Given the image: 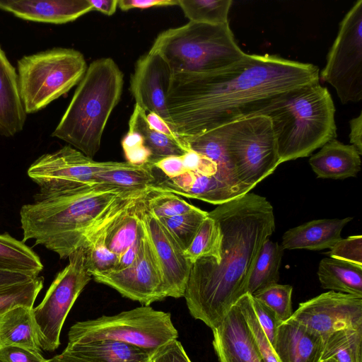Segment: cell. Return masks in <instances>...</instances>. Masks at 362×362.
<instances>
[{"label": "cell", "instance_id": "cell-26", "mask_svg": "<svg viewBox=\"0 0 362 362\" xmlns=\"http://www.w3.org/2000/svg\"><path fill=\"white\" fill-rule=\"evenodd\" d=\"M317 276L324 289L362 297L361 265L326 257L320 262Z\"/></svg>", "mask_w": 362, "mask_h": 362}, {"label": "cell", "instance_id": "cell-10", "mask_svg": "<svg viewBox=\"0 0 362 362\" xmlns=\"http://www.w3.org/2000/svg\"><path fill=\"white\" fill-rule=\"evenodd\" d=\"M68 258L69 264L57 274L42 302L32 309L40 346L47 351H54L60 345V334L65 320L92 279L86 265L84 246Z\"/></svg>", "mask_w": 362, "mask_h": 362}, {"label": "cell", "instance_id": "cell-19", "mask_svg": "<svg viewBox=\"0 0 362 362\" xmlns=\"http://www.w3.org/2000/svg\"><path fill=\"white\" fill-rule=\"evenodd\" d=\"M323 346L321 337L288 319L279 325L273 348L281 362H318Z\"/></svg>", "mask_w": 362, "mask_h": 362}, {"label": "cell", "instance_id": "cell-39", "mask_svg": "<svg viewBox=\"0 0 362 362\" xmlns=\"http://www.w3.org/2000/svg\"><path fill=\"white\" fill-rule=\"evenodd\" d=\"M122 146L129 163L135 165L150 163L151 153L139 132L129 129L127 134L122 140Z\"/></svg>", "mask_w": 362, "mask_h": 362}, {"label": "cell", "instance_id": "cell-16", "mask_svg": "<svg viewBox=\"0 0 362 362\" xmlns=\"http://www.w3.org/2000/svg\"><path fill=\"white\" fill-rule=\"evenodd\" d=\"M173 72L165 59L148 52L136 61L130 79V91L136 105L153 112L169 124L166 99Z\"/></svg>", "mask_w": 362, "mask_h": 362}, {"label": "cell", "instance_id": "cell-30", "mask_svg": "<svg viewBox=\"0 0 362 362\" xmlns=\"http://www.w3.org/2000/svg\"><path fill=\"white\" fill-rule=\"evenodd\" d=\"M129 129L142 136L151 153V164L167 157L182 156L187 152L179 144L151 129L146 120V112L136 104L129 121Z\"/></svg>", "mask_w": 362, "mask_h": 362}, {"label": "cell", "instance_id": "cell-20", "mask_svg": "<svg viewBox=\"0 0 362 362\" xmlns=\"http://www.w3.org/2000/svg\"><path fill=\"white\" fill-rule=\"evenodd\" d=\"M352 219L325 218L304 223L288 229L282 236L284 250L306 249L321 250L330 249L341 237L343 228Z\"/></svg>", "mask_w": 362, "mask_h": 362}, {"label": "cell", "instance_id": "cell-31", "mask_svg": "<svg viewBox=\"0 0 362 362\" xmlns=\"http://www.w3.org/2000/svg\"><path fill=\"white\" fill-rule=\"evenodd\" d=\"M362 327L337 331L324 341L320 359L333 358L338 362H362Z\"/></svg>", "mask_w": 362, "mask_h": 362}, {"label": "cell", "instance_id": "cell-13", "mask_svg": "<svg viewBox=\"0 0 362 362\" xmlns=\"http://www.w3.org/2000/svg\"><path fill=\"white\" fill-rule=\"evenodd\" d=\"M289 319L325 341L337 331L362 327V297L329 291L300 303Z\"/></svg>", "mask_w": 362, "mask_h": 362}, {"label": "cell", "instance_id": "cell-32", "mask_svg": "<svg viewBox=\"0 0 362 362\" xmlns=\"http://www.w3.org/2000/svg\"><path fill=\"white\" fill-rule=\"evenodd\" d=\"M222 234L217 222L209 215L203 221L185 255L191 264L202 257L220 260Z\"/></svg>", "mask_w": 362, "mask_h": 362}, {"label": "cell", "instance_id": "cell-23", "mask_svg": "<svg viewBox=\"0 0 362 362\" xmlns=\"http://www.w3.org/2000/svg\"><path fill=\"white\" fill-rule=\"evenodd\" d=\"M229 124L186 139L184 142L187 148L200 153L215 162L218 171L214 176L243 196L250 192L236 179L229 158L226 144Z\"/></svg>", "mask_w": 362, "mask_h": 362}, {"label": "cell", "instance_id": "cell-33", "mask_svg": "<svg viewBox=\"0 0 362 362\" xmlns=\"http://www.w3.org/2000/svg\"><path fill=\"white\" fill-rule=\"evenodd\" d=\"M231 0H178V5L189 21L221 25L228 22Z\"/></svg>", "mask_w": 362, "mask_h": 362}, {"label": "cell", "instance_id": "cell-11", "mask_svg": "<svg viewBox=\"0 0 362 362\" xmlns=\"http://www.w3.org/2000/svg\"><path fill=\"white\" fill-rule=\"evenodd\" d=\"M319 76L336 90L342 104L362 99V0L341 21Z\"/></svg>", "mask_w": 362, "mask_h": 362}, {"label": "cell", "instance_id": "cell-24", "mask_svg": "<svg viewBox=\"0 0 362 362\" xmlns=\"http://www.w3.org/2000/svg\"><path fill=\"white\" fill-rule=\"evenodd\" d=\"M63 353L85 362H150L156 353L122 341L103 339L68 343Z\"/></svg>", "mask_w": 362, "mask_h": 362}, {"label": "cell", "instance_id": "cell-47", "mask_svg": "<svg viewBox=\"0 0 362 362\" xmlns=\"http://www.w3.org/2000/svg\"><path fill=\"white\" fill-rule=\"evenodd\" d=\"M177 5L178 0H118V7L124 11L133 8Z\"/></svg>", "mask_w": 362, "mask_h": 362}, {"label": "cell", "instance_id": "cell-48", "mask_svg": "<svg viewBox=\"0 0 362 362\" xmlns=\"http://www.w3.org/2000/svg\"><path fill=\"white\" fill-rule=\"evenodd\" d=\"M350 132L349 134V141L358 151L362 155V112L352 118L349 121Z\"/></svg>", "mask_w": 362, "mask_h": 362}, {"label": "cell", "instance_id": "cell-27", "mask_svg": "<svg viewBox=\"0 0 362 362\" xmlns=\"http://www.w3.org/2000/svg\"><path fill=\"white\" fill-rule=\"evenodd\" d=\"M94 182L124 190H142L153 187L157 182L154 167L151 163L135 165L128 162L109 170L96 173Z\"/></svg>", "mask_w": 362, "mask_h": 362}, {"label": "cell", "instance_id": "cell-36", "mask_svg": "<svg viewBox=\"0 0 362 362\" xmlns=\"http://www.w3.org/2000/svg\"><path fill=\"white\" fill-rule=\"evenodd\" d=\"M293 287L290 285L274 284L252 296L269 307L281 323L293 315L291 295Z\"/></svg>", "mask_w": 362, "mask_h": 362}, {"label": "cell", "instance_id": "cell-7", "mask_svg": "<svg viewBox=\"0 0 362 362\" xmlns=\"http://www.w3.org/2000/svg\"><path fill=\"white\" fill-rule=\"evenodd\" d=\"M87 64L79 51L56 47L18 61L19 93L26 114L36 112L78 84Z\"/></svg>", "mask_w": 362, "mask_h": 362}, {"label": "cell", "instance_id": "cell-54", "mask_svg": "<svg viewBox=\"0 0 362 362\" xmlns=\"http://www.w3.org/2000/svg\"><path fill=\"white\" fill-rule=\"evenodd\" d=\"M150 362H161L159 356H158V354L156 353L153 358H151V361Z\"/></svg>", "mask_w": 362, "mask_h": 362}, {"label": "cell", "instance_id": "cell-34", "mask_svg": "<svg viewBox=\"0 0 362 362\" xmlns=\"http://www.w3.org/2000/svg\"><path fill=\"white\" fill-rule=\"evenodd\" d=\"M207 216V211L197 208L181 215L158 219L185 251L191 244Z\"/></svg>", "mask_w": 362, "mask_h": 362}, {"label": "cell", "instance_id": "cell-15", "mask_svg": "<svg viewBox=\"0 0 362 362\" xmlns=\"http://www.w3.org/2000/svg\"><path fill=\"white\" fill-rule=\"evenodd\" d=\"M146 197L141 203V218L160 267L165 296L183 297L192 264L170 233L148 210Z\"/></svg>", "mask_w": 362, "mask_h": 362}, {"label": "cell", "instance_id": "cell-51", "mask_svg": "<svg viewBox=\"0 0 362 362\" xmlns=\"http://www.w3.org/2000/svg\"><path fill=\"white\" fill-rule=\"evenodd\" d=\"M93 9L105 15L112 16L117 10L118 0H89Z\"/></svg>", "mask_w": 362, "mask_h": 362}, {"label": "cell", "instance_id": "cell-40", "mask_svg": "<svg viewBox=\"0 0 362 362\" xmlns=\"http://www.w3.org/2000/svg\"><path fill=\"white\" fill-rule=\"evenodd\" d=\"M329 257L362 266L361 235L341 238L330 249Z\"/></svg>", "mask_w": 362, "mask_h": 362}, {"label": "cell", "instance_id": "cell-46", "mask_svg": "<svg viewBox=\"0 0 362 362\" xmlns=\"http://www.w3.org/2000/svg\"><path fill=\"white\" fill-rule=\"evenodd\" d=\"M146 120L151 129L161 133L179 144L185 151H189L185 147L182 139L173 131L170 125L160 116L153 112H148L146 114Z\"/></svg>", "mask_w": 362, "mask_h": 362}, {"label": "cell", "instance_id": "cell-18", "mask_svg": "<svg viewBox=\"0 0 362 362\" xmlns=\"http://www.w3.org/2000/svg\"><path fill=\"white\" fill-rule=\"evenodd\" d=\"M0 10L26 21L64 24L93 9L89 0H0Z\"/></svg>", "mask_w": 362, "mask_h": 362}, {"label": "cell", "instance_id": "cell-3", "mask_svg": "<svg viewBox=\"0 0 362 362\" xmlns=\"http://www.w3.org/2000/svg\"><path fill=\"white\" fill-rule=\"evenodd\" d=\"M135 190L95 184L69 194L23 205L20 211L25 243L33 239L68 258L83 246L86 238L111 208Z\"/></svg>", "mask_w": 362, "mask_h": 362}, {"label": "cell", "instance_id": "cell-29", "mask_svg": "<svg viewBox=\"0 0 362 362\" xmlns=\"http://www.w3.org/2000/svg\"><path fill=\"white\" fill-rule=\"evenodd\" d=\"M42 269L40 257L25 243L8 233L0 234V269L37 276Z\"/></svg>", "mask_w": 362, "mask_h": 362}, {"label": "cell", "instance_id": "cell-52", "mask_svg": "<svg viewBox=\"0 0 362 362\" xmlns=\"http://www.w3.org/2000/svg\"><path fill=\"white\" fill-rule=\"evenodd\" d=\"M49 362H85L71 355L62 353L49 359Z\"/></svg>", "mask_w": 362, "mask_h": 362}, {"label": "cell", "instance_id": "cell-45", "mask_svg": "<svg viewBox=\"0 0 362 362\" xmlns=\"http://www.w3.org/2000/svg\"><path fill=\"white\" fill-rule=\"evenodd\" d=\"M152 165L168 178L175 177L187 172L182 156L167 157L153 163Z\"/></svg>", "mask_w": 362, "mask_h": 362}, {"label": "cell", "instance_id": "cell-43", "mask_svg": "<svg viewBox=\"0 0 362 362\" xmlns=\"http://www.w3.org/2000/svg\"><path fill=\"white\" fill-rule=\"evenodd\" d=\"M0 362H49V360L39 351L10 346L0 349Z\"/></svg>", "mask_w": 362, "mask_h": 362}, {"label": "cell", "instance_id": "cell-41", "mask_svg": "<svg viewBox=\"0 0 362 362\" xmlns=\"http://www.w3.org/2000/svg\"><path fill=\"white\" fill-rule=\"evenodd\" d=\"M251 299L257 320L269 341L274 346L278 327L281 322L275 313L265 304L252 296H251Z\"/></svg>", "mask_w": 362, "mask_h": 362}, {"label": "cell", "instance_id": "cell-2", "mask_svg": "<svg viewBox=\"0 0 362 362\" xmlns=\"http://www.w3.org/2000/svg\"><path fill=\"white\" fill-rule=\"evenodd\" d=\"M208 215L222 234L220 260L202 257L192 264L183 297L190 315L213 329L247 293L253 264L275 221L269 202L250 192L217 205Z\"/></svg>", "mask_w": 362, "mask_h": 362}, {"label": "cell", "instance_id": "cell-22", "mask_svg": "<svg viewBox=\"0 0 362 362\" xmlns=\"http://www.w3.org/2000/svg\"><path fill=\"white\" fill-rule=\"evenodd\" d=\"M309 164L319 178L344 179L356 176L361 170V160L352 145L334 139L313 154Z\"/></svg>", "mask_w": 362, "mask_h": 362}, {"label": "cell", "instance_id": "cell-37", "mask_svg": "<svg viewBox=\"0 0 362 362\" xmlns=\"http://www.w3.org/2000/svg\"><path fill=\"white\" fill-rule=\"evenodd\" d=\"M145 203L148 210L157 218L181 215L197 208L169 192H151L146 196Z\"/></svg>", "mask_w": 362, "mask_h": 362}, {"label": "cell", "instance_id": "cell-28", "mask_svg": "<svg viewBox=\"0 0 362 362\" xmlns=\"http://www.w3.org/2000/svg\"><path fill=\"white\" fill-rule=\"evenodd\" d=\"M284 249L278 243L266 240L260 247L250 273L246 292L253 295L274 284L279 278Z\"/></svg>", "mask_w": 362, "mask_h": 362}, {"label": "cell", "instance_id": "cell-35", "mask_svg": "<svg viewBox=\"0 0 362 362\" xmlns=\"http://www.w3.org/2000/svg\"><path fill=\"white\" fill-rule=\"evenodd\" d=\"M43 282L44 278L37 276L25 282L0 288V316L17 306L33 308Z\"/></svg>", "mask_w": 362, "mask_h": 362}, {"label": "cell", "instance_id": "cell-38", "mask_svg": "<svg viewBox=\"0 0 362 362\" xmlns=\"http://www.w3.org/2000/svg\"><path fill=\"white\" fill-rule=\"evenodd\" d=\"M240 309L250 329L264 362H281L255 317L251 295L245 293L235 303Z\"/></svg>", "mask_w": 362, "mask_h": 362}, {"label": "cell", "instance_id": "cell-42", "mask_svg": "<svg viewBox=\"0 0 362 362\" xmlns=\"http://www.w3.org/2000/svg\"><path fill=\"white\" fill-rule=\"evenodd\" d=\"M185 168L187 171L193 172L205 176L215 175L218 171L217 164L207 156L189 150L182 155Z\"/></svg>", "mask_w": 362, "mask_h": 362}, {"label": "cell", "instance_id": "cell-4", "mask_svg": "<svg viewBox=\"0 0 362 362\" xmlns=\"http://www.w3.org/2000/svg\"><path fill=\"white\" fill-rule=\"evenodd\" d=\"M259 114L272 123L280 164L307 157L337 137L334 103L320 83L281 95Z\"/></svg>", "mask_w": 362, "mask_h": 362}, {"label": "cell", "instance_id": "cell-25", "mask_svg": "<svg viewBox=\"0 0 362 362\" xmlns=\"http://www.w3.org/2000/svg\"><path fill=\"white\" fill-rule=\"evenodd\" d=\"M32 309L17 306L0 316V349L15 346L41 351Z\"/></svg>", "mask_w": 362, "mask_h": 362}, {"label": "cell", "instance_id": "cell-12", "mask_svg": "<svg viewBox=\"0 0 362 362\" xmlns=\"http://www.w3.org/2000/svg\"><path fill=\"white\" fill-rule=\"evenodd\" d=\"M121 162H98L70 146L42 155L31 164L28 175L40 187L35 201L69 194L90 187L96 173L109 170Z\"/></svg>", "mask_w": 362, "mask_h": 362}, {"label": "cell", "instance_id": "cell-21", "mask_svg": "<svg viewBox=\"0 0 362 362\" xmlns=\"http://www.w3.org/2000/svg\"><path fill=\"white\" fill-rule=\"evenodd\" d=\"M25 119L18 74L0 46V135L14 136L23 130Z\"/></svg>", "mask_w": 362, "mask_h": 362}, {"label": "cell", "instance_id": "cell-53", "mask_svg": "<svg viewBox=\"0 0 362 362\" xmlns=\"http://www.w3.org/2000/svg\"><path fill=\"white\" fill-rule=\"evenodd\" d=\"M318 362H338V361L333 358H324V359H320V361H318Z\"/></svg>", "mask_w": 362, "mask_h": 362}, {"label": "cell", "instance_id": "cell-1", "mask_svg": "<svg viewBox=\"0 0 362 362\" xmlns=\"http://www.w3.org/2000/svg\"><path fill=\"white\" fill-rule=\"evenodd\" d=\"M319 75L315 64L269 54H247L218 71L175 73L166 99L169 124L184 142L257 115L281 95L319 83Z\"/></svg>", "mask_w": 362, "mask_h": 362}, {"label": "cell", "instance_id": "cell-17", "mask_svg": "<svg viewBox=\"0 0 362 362\" xmlns=\"http://www.w3.org/2000/svg\"><path fill=\"white\" fill-rule=\"evenodd\" d=\"M218 362H264L239 307L235 304L212 329Z\"/></svg>", "mask_w": 362, "mask_h": 362}, {"label": "cell", "instance_id": "cell-5", "mask_svg": "<svg viewBox=\"0 0 362 362\" xmlns=\"http://www.w3.org/2000/svg\"><path fill=\"white\" fill-rule=\"evenodd\" d=\"M124 74L110 57L93 61L52 136L93 158L110 116L120 100Z\"/></svg>", "mask_w": 362, "mask_h": 362}, {"label": "cell", "instance_id": "cell-6", "mask_svg": "<svg viewBox=\"0 0 362 362\" xmlns=\"http://www.w3.org/2000/svg\"><path fill=\"white\" fill-rule=\"evenodd\" d=\"M148 52L160 55L173 74L218 71L235 65L247 55L238 45L229 23L191 21L161 32Z\"/></svg>", "mask_w": 362, "mask_h": 362}, {"label": "cell", "instance_id": "cell-44", "mask_svg": "<svg viewBox=\"0 0 362 362\" xmlns=\"http://www.w3.org/2000/svg\"><path fill=\"white\" fill-rule=\"evenodd\" d=\"M161 362H192L177 339L165 344L156 351Z\"/></svg>", "mask_w": 362, "mask_h": 362}, {"label": "cell", "instance_id": "cell-14", "mask_svg": "<svg viewBox=\"0 0 362 362\" xmlns=\"http://www.w3.org/2000/svg\"><path fill=\"white\" fill-rule=\"evenodd\" d=\"M93 277L95 281L143 305H150L166 298L160 267L146 232L139 255L130 266Z\"/></svg>", "mask_w": 362, "mask_h": 362}, {"label": "cell", "instance_id": "cell-50", "mask_svg": "<svg viewBox=\"0 0 362 362\" xmlns=\"http://www.w3.org/2000/svg\"><path fill=\"white\" fill-rule=\"evenodd\" d=\"M143 237L118 257V262L115 270L127 268L135 261L141 248Z\"/></svg>", "mask_w": 362, "mask_h": 362}, {"label": "cell", "instance_id": "cell-9", "mask_svg": "<svg viewBox=\"0 0 362 362\" xmlns=\"http://www.w3.org/2000/svg\"><path fill=\"white\" fill-rule=\"evenodd\" d=\"M226 144L236 179L249 192L280 164L272 123L264 115L230 124Z\"/></svg>", "mask_w": 362, "mask_h": 362}, {"label": "cell", "instance_id": "cell-8", "mask_svg": "<svg viewBox=\"0 0 362 362\" xmlns=\"http://www.w3.org/2000/svg\"><path fill=\"white\" fill-rule=\"evenodd\" d=\"M178 332L170 313L142 305L114 315L77 322L68 333L70 344L110 339L128 343L156 353L177 339Z\"/></svg>", "mask_w": 362, "mask_h": 362}, {"label": "cell", "instance_id": "cell-49", "mask_svg": "<svg viewBox=\"0 0 362 362\" xmlns=\"http://www.w3.org/2000/svg\"><path fill=\"white\" fill-rule=\"evenodd\" d=\"M35 277L23 272L0 269V288L25 282Z\"/></svg>", "mask_w": 362, "mask_h": 362}]
</instances>
